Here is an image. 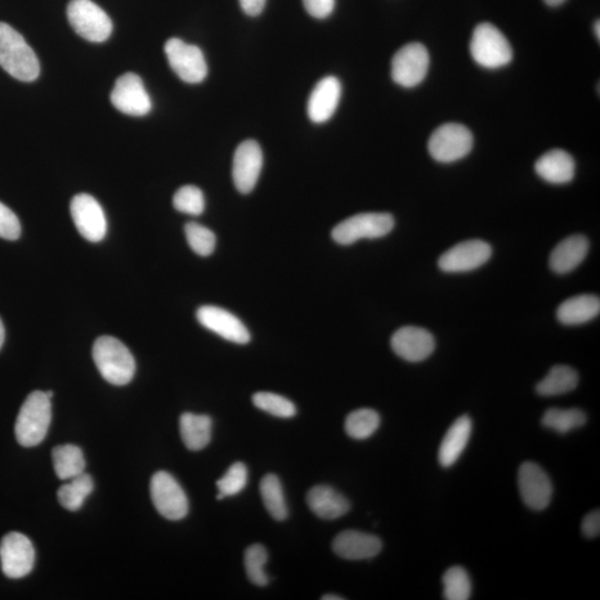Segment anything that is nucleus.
I'll return each mask as SVG.
<instances>
[{"label": "nucleus", "instance_id": "20", "mask_svg": "<svg viewBox=\"0 0 600 600\" xmlns=\"http://www.w3.org/2000/svg\"><path fill=\"white\" fill-rule=\"evenodd\" d=\"M382 548V540L377 536L357 531L340 532L333 541L335 554L347 561H365L374 558Z\"/></svg>", "mask_w": 600, "mask_h": 600}, {"label": "nucleus", "instance_id": "44", "mask_svg": "<svg viewBox=\"0 0 600 600\" xmlns=\"http://www.w3.org/2000/svg\"><path fill=\"white\" fill-rule=\"evenodd\" d=\"M4 340V327L3 325L2 320H0V349H2L3 347Z\"/></svg>", "mask_w": 600, "mask_h": 600}, {"label": "nucleus", "instance_id": "25", "mask_svg": "<svg viewBox=\"0 0 600 600\" xmlns=\"http://www.w3.org/2000/svg\"><path fill=\"white\" fill-rule=\"evenodd\" d=\"M600 312V299L596 295H580L566 299L557 309L558 320L574 326L593 320Z\"/></svg>", "mask_w": 600, "mask_h": 600}, {"label": "nucleus", "instance_id": "5", "mask_svg": "<svg viewBox=\"0 0 600 600\" xmlns=\"http://www.w3.org/2000/svg\"><path fill=\"white\" fill-rule=\"evenodd\" d=\"M395 219L388 213H362L345 219L331 231L339 245H352L361 239H382L393 230Z\"/></svg>", "mask_w": 600, "mask_h": 600}, {"label": "nucleus", "instance_id": "11", "mask_svg": "<svg viewBox=\"0 0 600 600\" xmlns=\"http://www.w3.org/2000/svg\"><path fill=\"white\" fill-rule=\"evenodd\" d=\"M0 564L9 579H22L33 571L35 549L28 537L20 532H9L0 543Z\"/></svg>", "mask_w": 600, "mask_h": 600}, {"label": "nucleus", "instance_id": "16", "mask_svg": "<svg viewBox=\"0 0 600 600\" xmlns=\"http://www.w3.org/2000/svg\"><path fill=\"white\" fill-rule=\"evenodd\" d=\"M264 157L257 142L249 140L237 147L232 161V179L237 191L249 194L256 186L261 174Z\"/></svg>", "mask_w": 600, "mask_h": 600}, {"label": "nucleus", "instance_id": "46", "mask_svg": "<svg viewBox=\"0 0 600 600\" xmlns=\"http://www.w3.org/2000/svg\"><path fill=\"white\" fill-rule=\"evenodd\" d=\"M595 35H596L597 39H600V22L597 20L594 25Z\"/></svg>", "mask_w": 600, "mask_h": 600}, {"label": "nucleus", "instance_id": "26", "mask_svg": "<svg viewBox=\"0 0 600 600\" xmlns=\"http://www.w3.org/2000/svg\"><path fill=\"white\" fill-rule=\"evenodd\" d=\"M212 418L207 415L182 414L179 427L183 444L192 451L204 450L212 440Z\"/></svg>", "mask_w": 600, "mask_h": 600}, {"label": "nucleus", "instance_id": "31", "mask_svg": "<svg viewBox=\"0 0 600 600\" xmlns=\"http://www.w3.org/2000/svg\"><path fill=\"white\" fill-rule=\"evenodd\" d=\"M586 422L588 416L580 409H549L541 419L544 427L558 434H567L583 427Z\"/></svg>", "mask_w": 600, "mask_h": 600}, {"label": "nucleus", "instance_id": "43", "mask_svg": "<svg viewBox=\"0 0 600 600\" xmlns=\"http://www.w3.org/2000/svg\"><path fill=\"white\" fill-rule=\"evenodd\" d=\"M544 2L546 4H547L548 6L557 7V6H561V4L565 3L566 0H544Z\"/></svg>", "mask_w": 600, "mask_h": 600}, {"label": "nucleus", "instance_id": "21", "mask_svg": "<svg viewBox=\"0 0 600 600\" xmlns=\"http://www.w3.org/2000/svg\"><path fill=\"white\" fill-rule=\"evenodd\" d=\"M307 504L317 517L333 521L351 510V503L344 495L329 486L312 487L307 494Z\"/></svg>", "mask_w": 600, "mask_h": 600}, {"label": "nucleus", "instance_id": "45", "mask_svg": "<svg viewBox=\"0 0 600 600\" xmlns=\"http://www.w3.org/2000/svg\"><path fill=\"white\" fill-rule=\"evenodd\" d=\"M322 600H343V597L337 596V595H325L324 597H321Z\"/></svg>", "mask_w": 600, "mask_h": 600}, {"label": "nucleus", "instance_id": "22", "mask_svg": "<svg viewBox=\"0 0 600 600\" xmlns=\"http://www.w3.org/2000/svg\"><path fill=\"white\" fill-rule=\"evenodd\" d=\"M589 241L585 236L567 237L559 243L550 255L549 265L556 274H568L584 262L588 256Z\"/></svg>", "mask_w": 600, "mask_h": 600}, {"label": "nucleus", "instance_id": "23", "mask_svg": "<svg viewBox=\"0 0 600 600\" xmlns=\"http://www.w3.org/2000/svg\"><path fill=\"white\" fill-rule=\"evenodd\" d=\"M535 170L544 181L555 185H563L574 179L576 163L567 151L553 150L546 152L536 161Z\"/></svg>", "mask_w": 600, "mask_h": 600}, {"label": "nucleus", "instance_id": "42", "mask_svg": "<svg viewBox=\"0 0 600 600\" xmlns=\"http://www.w3.org/2000/svg\"><path fill=\"white\" fill-rule=\"evenodd\" d=\"M241 9L248 16H258L265 8L266 0H239Z\"/></svg>", "mask_w": 600, "mask_h": 600}, {"label": "nucleus", "instance_id": "9", "mask_svg": "<svg viewBox=\"0 0 600 600\" xmlns=\"http://www.w3.org/2000/svg\"><path fill=\"white\" fill-rule=\"evenodd\" d=\"M152 503L161 516L169 521H181L188 514L187 496L176 479L167 472H158L150 482Z\"/></svg>", "mask_w": 600, "mask_h": 600}, {"label": "nucleus", "instance_id": "10", "mask_svg": "<svg viewBox=\"0 0 600 600\" xmlns=\"http://www.w3.org/2000/svg\"><path fill=\"white\" fill-rule=\"evenodd\" d=\"M429 69V53L419 43L401 47L392 61V77L401 87L418 86L426 78Z\"/></svg>", "mask_w": 600, "mask_h": 600}, {"label": "nucleus", "instance_id": "7", "mask_svg": "<svg viewBox=\"0 0 600 600\" xmlns=\"http://www.w3.org/2000/svg\"><path fill=\"white\" fill-rule=\"evenodd\" d=\"M474 138L460 124H445L433 133L428 142L429 154L440 163H452L467 156L473 150Z\"/></svg>", "mask_w": 600, "mask_h": 600}, {"label": "nucleus", "instance_id": "27", "mask_svg": "<svg viewBox=\"0 0 600 600\" xmlns=\"http://www.w3.org/2000/svg\"><path fill=\"white\" fill-rule=\"evenodd\" d=\"M580 376L574 369L566 365L554 366L546 377L536 386L540 396L553 397L564 395L579 386Z\"/></svg>", "mask_w": 600, "mask_h": 600}, {"label": "nucleus", "instance_id": "2", "mask_svg": "<svg viewBox=\"0 0 600 600\" xmlns=\"http://www.w3.org/2000/svg\"><path fill=\"white\" fill-rule=\"evenodd\" d=\"M93 361L107 382L124 386L132 382L136 371L135 358L118 338L101 336L93 344Z\"/></svg>", "mask_w": 600, "mask_h": 600}, {"label": "nucleus", "instance_id": "37", "mask_svg": "<svg viewBox=\"0 0 600 600\" xmlns=\"http://www.w3.org/2000/svg\"><path fill=\"white\" fill-rule=\"evenodd\" d=\"M188 245L199 256H209L216 247V236L207 227L199 223H188L185 226Z\"/></svg>", "mask_w": 600, "mask_h": 600}, {"label": "nucleus", "instance_id": "24", "mask_svg": "<svg viewBox=\"0 0 600 600\" xmlns=\"http://www.w3.org/2000/svg\"><path fill=\"white\" fill-rule=\"evenodd\" d=\"M472 432V418L467 415L460 416L451 425L449 432L446 433L444 440L442 442L440 451H438V460H440L442 467L450 468L459 459V457L468 445Z\"/></svg>", "mask_w": 600, "mask_h": 600}, {"label": "nucleus", "instance_id": "41", "mask_svg": "<svg viewBox=\"0 0 600 600\" xmlns=\"http://www.w3.org/2000/svg\"><path fill=\"white\" fill-rule=\"evenodd\" d=\"M583 534L588 539H596L600 534V513L599 510L586 515L583 525H581Z\"/></svg>", "mask_w": 600, "mask_h": 600}, {"label": "nucleus", "instance_id": "19", "mask_svg": "<svg viewBox=\"0 0 600 600\" xmlns=\"http://www.w3.org/2000/svg\"><path fill=\"white\" fill-rule=\"evenodd\" d=\"M342 84L334 76H327L318 82L308 100V118L312 123L321 124L331 118L337 109Z\"/></svg>", "mask_w": 600, "mask_h": 600}, {"label": "nucleus", "instance_id": "13", "mask_svg": "<svg viewBox=\"0 0 600 600\" xmlns=\"http://www.w3.org/2000/svg\"><path fill=\"white\" fill-rule=\"evenodd\" d=\"M518 487L523 503L532 510H544L552 501V481L545 470L532 461H526L519 468Z\"/></svg>", "mask_w": 600, "mask_h": 600}, {"label": "nucleus", "instance_id": "1", "mask_svg": "<svg viewBox=\"0 0 600 600\" xmlns=\"http://www.w3.org/2000/svg\"><path fill=\"white\" fill-rule=\"evenodd\" d=\"M0 66L20 82H34L40 67L37 56L22 36L0 21Z\"/></svg>", "mask_w": 600, "mask_h": 600}, {"label": "nucleus", "instance_id": "28", "mask_svg": "<svg viewBox=\"0 0 600 600\" xmlns=\"http://www.w3.org/2000/svg\"><path fill=\"white\" fill-rule=\"evenodd\" d=\"M53 463L57 477L61 481H69L78 476L85 473V467H86L82 450L70 444L57 446L53 449Z\"/></svg>", "mask_w": 600, "mask_h": 600}, {"label": "nucleus", "instance_id": "39", "mask_svg": "<svg viewBox=\"0 0 600 600\" xmlns=\"http://www.w3.org/2000/svg\"><path fill=\"white\" fill-rule=\"evenodd\" d=\"M20 219L6 205L0 203V239L16 240L20 239Z\"/></svg>", "mask_w": 600, "mask_h": 600}, {"label": "nucleus", "instance_id": "32", "mask_svg": "<svg viewBox=\"0 0 600 600\" xmlns=\"http://www.w3.org/2000/svg\"><path fill=\"white\" fill-rule=\"evenodd\" d=\"M380 426V416L377 411L361 409L349 414L345 422V431L353 440L362 441L373 436Z\"/></svg>", "mask_w": 600, "mask_h": 600}, {"label": "nucleus", "instance_id": "8", "mask_svg": "<svg viewBox=\"0 0 600 600\" xmlns=\"http://www.w3.org/2000/svg\"><path fill=\"white\" fill-rule=\"evenodd\" d=\"M165 53L170 67L182 82L199 84L207 77V62L203 52L195 45L170 38L165 44Z\"/></svg>", "mask_w": 600, "mask_h": 600}, {"label": "nucleus", "instance_id": "15", "mask_svg": "<svg viewBox=\"0 0 600 600\" xmlns=\"http://www.w3.org/2000/svg\"><path fill=\"white\" fill-rule=\"evenodd\" d=\"M491 247L486 241L470 239L452 246L442 254L438 266L445 272H466L477 268L490 261Z\"/></svg>", "mask_w": 600, "mask_h": 600}, {"label": "nucleus", "instance_id": "36", "mask_svg": "<svg viewBox=\"0 0 600 600\" xmlns=\"http://www.w3.org/2000/svg\"><path fill=\"white\" fill-rule=\"evenodd\" d=\"M248 482V470L243 463H235L228 468L223 476L217 482L219 494L217 499L221 500L228 496H235L244 490Z\"/></svg>", "mask_w": 600, "mask_h": 600}, {"label": "nucleus", "instance_id": "40", "mask_svg": "<svg viewBox=\"0 0 600 600\" xmlns=\"http://www.w3.org/2000/svg\"><path fill=\"white\" fill-rule=\"evenodd\" d=\"M303 2L309 15L317 20H325L334 12L335 0H303Z\"/></svg>", "mask_w": 600, "mask_h": 600}, {"label": "nucleus", "instance_id": "18", "mask_svg": "<svg viewBox=\"0 0 600 600\" xmlns=\"http://www.w3.org/2000/svg\"><path fill=\"white\" fill-rule=\"evenodd\" d=\"M197 320L205 328L221 336L230 342L245 345L250 342V334L239 317L226 309L216 306H203L197 311Z\"/></svg>", "mask_w": 600, "mask_h": 600}, {"label": "nucleus", "instance_id": "3", "mask_svg": "<svg viewBox=\"0 0 600 600\" xmlns=\"http://www.w3.org/2000/svg\"><path fill=\"white\" fill-rule=\"evenodd\" d=\"M51 401L46 393L40 391L26 398L15 425L17 442L21 446H37L46 437L52 422Z\"/></svg>", "mask_w": 600, "mask_h": 600}, {"label": "nucleus", "instance_id": "33", "mask_svg": "<svg viewBox=\"0 0 600 600\" xmlns=\"http://www.w3.org/2000/svg\"><path fill=\"white\" fill-rule=\"evenodd\" d=\"M444 598L447 600H467L472 596V581L465 568H450L442 577Z\"/></svg>", "mask_w": 600, "mask_h": 600}, {"label": "nucleus", "instance_id": "12", "mask_svg": "<svg viewBox=\"0 0 600 600\" xmlns=\"http://www.w3.org/2000/svg\"><path fill=\"white\" fill-rule=\"evenodd\" d=\"M111 104L120 113L142 118L151 110V100L140 76L126 73L116 80L110 93Z\"/></svg>", "mask_w": 600, "mask_h": 600}, {"label": "nucleus", "instance_id": "6", "mask_svg": "<svg viewBox=\"0 0 600 600\" xmlns=\"http://www.w3.org/2000/svg\"><path fill=\"white\" fill-rule=\"evenodd\" d=\"M67 17L76 33L88 42H106L113 31L109 16L92 0H70Z\"/></svg>", "mask_w": 600, "mask_h": 600}, {"label": "nucleus", "instance_id": "14", "mask_svg": "<svg viewBox=\"0 0 600 600\" xmlns=\"http://www.w3.org/2000/svg\"><path fill=\"white\" fill-rule=\"evenodd\" d=\"M70 214L76 228L85 239L98 243L105 239L107 219L104 209L93 196L76 195L70 203Z\"/></svg>", "mask_w": 600, "mask_h": 600}, {"label": "nucleus", "instance_id": "29", "mask_svg": "<svg viewBox=\"0 0 600 600\" xmlns=\"http://www.w3.org/2000/svg\"><path fill=\"white\" fill-rule=\"evenodd\" d=\"M93 491V481L91 474L83 473L65 483L58 491V500L62 507L70 512L82 508L85 500Z\"/></svg>", "mask_w": 600, "mask_h": 600}, {"label": "nucleus", "instance_id": "34", "mask_svg": "<svg viewBox=\"0 0 600 600\" xmlns=\"http://www.w3.org/2000/svg\"><path fill=\"white\" fill-rule=\"evenodd\" d=\"M268 554L265 547L261 544L249 546L245 552L246 574L253 584L261 586L268 585L270 579L265 572Z\"/></svg>", "mask_w": 600, "mask_h": 600}, {"label": "nucleus", "instance_id": "30", "mask_svg": "<svg viewBox=\"0 0 600 600\" xmlns=\"http://www.w3.org/2000/svg\"><path fill=\"white\" fill-rule=\"evenodd\" d=\"M261 495L267 512L276 521H284L288 516L283 486L274 474H268L261 482Z\"/></svg>", "mask_w": 600, "mask_h": 600}, {"label": "nucleus", "instance_id": "17", "mask_svg": "<svg viewBox=\"0 0 600 600\" xmlns=\"http://www.w3.org/2000/svg\"><path fill=\"white\" fill-rule=\"evenodd\" d=\"M391 344L396 355L409 362L427 360L436 347L432 333L416 326L401 327L393 335Z\"/></svg>", "mask_w": 600, "mask_h": 600}, {"label": "nucleus", "instance_id": "4", "mask_svg": "<svg viewBox=\"0 0 600 600\" xmlns=\"http://www.w3.org/2000/svg\"><path fill=\"white\" fill-rule=\"evenodd\" d=\"M470 53L479 66L487 69L507 66L514 56L508 39L491 22H482L474 28Z\"/></svg>", "mask_w": 600, "mask_h": 600}, {"label": "nucleus", "instance_id": "38", "mask_svg": "<svg viewBox=\"0 0 600 600\" xmlns=\"http://www.w3.org/2000/svg\"><path fill=\"white\" fill-rule=\"evenodd\" d=\"M173 204L178 212L199 216L205 210V197L199 187L187 185L179 188L174 196Z\"/></svg>", "mask_w": 600, "mask_h": 600}, {"label": "nucleus", "instance_id": "35", "mask_svg": "<svg viewBox=\"0 0 600 600\" xmlns=\"http://www.w3.org/2000/svg\"><path fill=\"white\" fill-rule=\"evenodd\" d=\"M253 402L258 409L280 418H292L297 413L296 406L292 401L274 393H255Z\"/></svg>", "mask_w": 600, "mask_h": 600}]
</instances>
